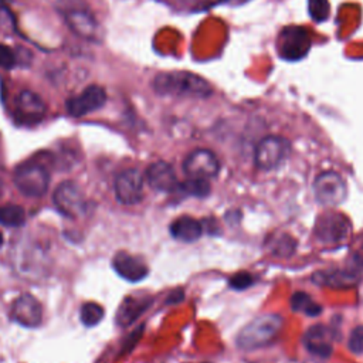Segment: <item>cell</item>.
I'll return each instance as SVG.
<instances>
[{"label":"cell","mask_w":363,"mask_h":363,"mask_svg":"<svg viewBox=\"0 0 363 363\" xmlns=\"http://www.w3.org/2000/svg\"><path fill=\"white\" fill-rule=\"evenodd\" d=\"M153 89L159 95L207 98L211 95L210 84L189 71L160 72L153 78Z\"/></svg>","instance_id":"obj_1"},{"label":"cell","mask_w":363,"mask_h":363,"mask_svg":"<svg viewBox=\"0 0 363 363\" xmlns=\"http://www.w3.org/2000/svg\"><path fill=\"white\" fill-rule=\"evenodd\" d=\"M282 318L275 313L261 315L247 323L237 335V346L241 350H255L269 345L281 332Z\"/></svg>","instance_id":"obj_2"},{"label":"cell","mask_w":363,"mask_h":363,"mask_svg":"<svg viewBox=\"0 0 363 363\" xmlns=\"http://www.w3.org/2000/svg\"><path fill=\"white\" fill-rule=\"evenodd\" d=\"M14 184L26 197H41L48 189L50 173L44 164L27 162L16 169Z\"/></svg>","instance_id":"obj_3"},{"label":"cell","mask_w":363,"mask_h":363,"mask_svg":"<svg viewBox=\"0 0 363 363\" xmlns=\"http://www.w3.org/2000/svg\"><path fill=\"white\" fill-rule=\"evenodd\" d=\"M313 233L323 244H342L350 235V223L342 213L328 210L318 216Z\"/></svg>","instance_id":"obj_4"},{"label":"cell","mask_w":363,"mask_h":363,"mask_svg":"<svg viewBox=\"0 0 363 363\" xmlns=\"http://www.w3.org/2000/svg\"><path fill=\"white\" fill-rule=\"evenodd\" d=\"M289 142L282 136L262 138L254 150V164L259 170L277 169L289 153Z\"/></svg>","instance_id":"obj_5"},{"label":"cell","mask_w":363,"mask_h":363,"mask_svg":"<svg viewBox=\"0 0 363 363\" xmlns=\"http://www.w3.org/2000/svg\"><path fill=\"white\" fill-rule=\"evenodd\" d=\"M313 194L322 206L336 207L345 201L347 187L339 173L328 170L318 174L313 180Z\"/></svg>","instance_id":"obj_6"},{"label":"cell","mask_w":363,"mask_h":363,"mask_svg":"<svg viewBox=\"0 0 363 363\" xmlns=\"http://www.w3.org/2000/svg\"><path fill=\"white\" fill-rule=\"evenodd\" d=\"M57 210L71 218L79 217L86 210V199L82 189L72 180L61 182L52 196Z\"/></svg>","instance_id":"obj_7"},{"label":"cell","mask_w":363,"mask_h":363,"mask_svg":"<svg viewBox=\"0 0 363 363\" xmlns=\"http://www.w3.org/2000/svg\"><path fill=\"white\" fill-rule=\"evenodd\" d=\"M311 47L308 31L299 26L285 27L277 40V51L284 60L295 61L305 57Z\"/></svg>","instance_id":"obj_8"},{"label":"cell","mask_w":363,"mask_h":363,"mask_svg":"<svg viewBox=\"0 0 363 363\" xmlns=\"http://www.w3.org/2000/svg\"><path fill=\"white\" fill-rule=\"evenodd\" d=\"M220 170L217 156L208 149H196L190 152L183 162V172L193 179H211Z\"/></svg>","instance_id":"obj_9"},{"label":"cell","mask_w":363,"mask_h":363,"mask_svg":"<svg viewBox=\"0 0 363 363\" xmlns=\"http://www.w3.org/2000/svg\"><path fill=\"white\" fill-rule=\"evenodd\" d=\"M115 196L121 204L133 206L143 197V176L138 169H125L115 179Z\"/></svg>","instance_id":"obj_10"},{"label":"cell","mask_w":363,"mask_h":363,"mask_svg":"<svg viewBox=\"0 0 363 363\" xmlns=\"http://www.w3.org/2000/svg\"><path fill=\"white\" fill-rule=\"evenodd\" d=\"M45 116L44 101L31 91H21L14 104V119L20 125H35Z\"/></svg>","instance_id":"obj_11"},{"label":"cell","mask_w":363,"mask_h":363,"mask_svg":"<svg viewBox=\"0 0 363 363\" xmlns=\"http://www.w3.org/2000/svg\"><path fill=\"white\" fill-rule=\"evenodd\" d=\"M10 318L24 328H37L43 320L41 303L35 296L23 294L13 302Z\"/></svg>","instance_id":"obj_12"},{"label":"cell","mask_w":363,"mask_h":363,"mask_svg":"<svg viewBox=\"0 0 363 363\" xmlns=\"http://www.w3.org/2000/svg\"><path fill=\"white\" fill-rule=\"evenodd\" d=\"M106 101L105 89L98 85L85 88L79 95L67 101V111L71 116H84L104 106Z\"/></svg>","instance_id":"obj_13"},{"label":"cell","mask_w":363,"mask_h":363,"mask_svg":"<svg viewBox=\"0 0 363 363\" xmlns=\"http://www.w3.org/2000/svg\"><path fill=\"white\" fill-rule=\"evenodd\" d=\"M146 180L152 189L162 193H172L179 189V180L174 169L172 164L163 160L155 162L147 167Z\"/></svg>","instance_id":"obj_14"},{"label":"cell","mask_w":363,"mask_h":363,"mask_svg":"<svg viewBox=\"0 0 363 363\" xmlns=\"http://www.w3.org/2000/svg\"><path fill=\"white\" fill-rule=\"evenodd\" d=\"M112 267L121 278L129 282H139L149 274V268L145 261L128 252H118L112 259Z\"/></svg>","instance_id":"obj_15"},{"label":"cell","mask_w":363,"mask_h":363,"mask_svg":"<svg viewBox=\"0 0 363 363\" xmlns=\"http://www.w3.org/2000/svg\"><path fill=\"white\" fill-rule=\"evenodd\" d=\"M333 332L322 325H315L309 328L303 336L305 347L315 356L329 357L333 352L332 347Z\"/></svg>","instance_id":"obj_16"},{"label":"cell","mask_w":363,"mask_h":363,"mask_svg":"<svg viewBox=\"0 0 363 363\" xmlns=\"http://www.w3.org/2000/svg\"><path fill=\"white\" fill-rule=\"evenodd\" d=\"M152 303V298L149 295H130L126 296L116 313V323L119 326H128L133 323Z\"/></svg>","instance_id":"obj_17"},{"label":"cell","mask_w":363,"mask_h":363,"mask_svg":"<svg viewBox=\"0 0 363 363\" xmlns=\"http://www.w3.org/2000/svg\"><path fill=\"white\" fill-rule=\"evenodd\" d=\"M312 282L320 286L335 288V289H347L357 284L359 278L352 271L345 269H325L318 271L311 277Z\"/></svg>","instance_id":"obj_18"},{"label":"cell","mask_w":363,"mask_h":363,"mask_svg":"<svg viewBox=\"0 0 363 363\" xmlns=\"http://www.w3.org/2000/svg\"><path fill=\"white\" fill-rule=\"evenodd\" d=\"M170 234L179 241L193 242L201 237L203 227L199 220L189 216H182L170 224Z\"/></svg>","instance_id":"obj_19"},{"label":"cell","mask_w":363,"mask_h":363,"mask_svg":"<svg viewBox=\"0 0 363 363\" xmlns=\"http://www.w3.org/2000/svg\"><path fill=\"white\" fill-rule=\"evenodd\" d=\"M67 23L78 35L91 37L95 31V20L94 17L82 9H69L67 10Z\"/></svg>","instance_id":"obj_20"},{"label":"cell","mask_w":363,"mask_h":363,"mask_svg":"<svg viewBox=\"0 0 363 363\" xmlns=\"http://www.w3.org/2000/svg\"><path fill=\"white\" fill-rule=\"evenodd\" d=\"M26 223V211L18 204L0 206V224L6 227H21Z\"/></svg>","instance_id":"obj_21"},{"label":"cell","mask_w":363,"mask_h":363,"mask_svg":"<svg viewBox=\"0 0 363 363\" xmlns=\"http://www.w3.org/2000/svg\"><path fill=\"white\" fill-rule=\"evenodd\" d=\"M291 308L295 312H302L308 316H318L322 312V306L318 305L308 294L295 292L291 296Z\"/></svg>","instance_id":"obj_22"},{"label":"cell","mask_w":363,"mask_h":363,"mask_svg":"<svg viewBox=\"0 0 363 363\" xmlns=\"http://www.w3.org/2000/svg\"><path fill=\"white\" fill-rule=\"evenodd\" d=\"M104 315H105L104 308L96 302H85V303H82L81 311H79L81 322L86 328L96 326L102 320Z\"/></svg>","instance_id":"obj_23"},{"label":"cell","mask_w":363,"mask_h":363,"mask_svg":"<svg viewBox=\"0 0 363 363\" xmlns=\"http://www.w3.org/2000/svg\"><path fill=\"white\" fill-rule=\"evenodd\" d=\"M179 190L184 194L194 197H206L210 193V184L206 179H193L189 177L186 182L179 183Z\"/></svg>","instance_id":"obj_24"},{"label":"cell","mask_w":363,"mask_h":363,"mask_svg":"<svg viewBox=\"0 0 363 363\" xmlns=\"http://www.w3.org/2000/svg\"><path fill=\"white\" fill-rule=\"evenodd\" d=\"M308 10H309V16L318 21L322 23L329 17V1L328 0H309L308 3Z\"/></svg>","instance_id":"obj_25"},{"label":"cell","mask_w":363,"mask_h":363,"mask_svg":"<svg viewBox=\"0 0 363 363\" xmlns=\"http://www.w3.org/2000/svg\"><path fill=\"white\" fill-rule=\"evenodd\" d=\"M230 286L235 291H242V289H247L248 286H251L254 284V278L251 274L245 272V271H241V272H237L234 274L230 281H228Z\"/></svg>","instance_id":"obj_26"},{"label":"cell","mask_w":363,"mask_h":363,"mask_svg":"<svg viewBox=\"0 0 363 363\" xmlns=\"http://www.w3.org/2000/svg\"><path fill=\"white\" fill-rule=\"evenodd\" d=\"M347 345L353 353L356 354L363 353V326H357L350 332Z\"/></svg>","instance_id":"obj_27"},{"label":"cell","mask_w":363,"mask_h":363,"mask_svg":"<svg viewBox=\"0 0 363 363\" xmlns=\"http://www.w3.org/2000/svg\"><path fill=\"white\" fill-rule=\"evenodd\" d=\"M295 248V241H292L291 237H286V235H282L277 240V242L274 244V252L278 254V255H289Z\"/></svg>","instance_id":"obj_28"},{"label":"cell","mask_w":363,"mask_h":363,"mask_svg":"<svg viewBox=\"0 0 363 363\" xmlns=\"http://www.w3.org/2000/svg\"><path fill=\"white\" fill-rule=\"evenodd\" d=\"M14 64H16V57L13 51L9 47L0 44V67L9 69V68H13Z\"/></svg>","instance_id":"obj_29"},{"label":"cell","mask_w":363,"mask_h":363,"mask_svg":"<svg viewBox=\"0 0 363 363\" xmlns=\"http://www.w3.org/2000/svg\"><path fill=\"white\" fill-rule=\"evenodd\" d=\"M3 194V180H1V177H0V196Z\"/></svg>","instance_id":"obj_30"},{"label":"cell","mask_w":363,"mask_h":363,"mask_svg":"<svg viewBox=\"0 0 363 363\" xmlns=\"http://www.w3.org/2000/svg\"><path fill=\"white\" fill-rule=\"evenodd\" d=\"M3 242H4V237H3V234L0 233V248H1V245H3Z\"/></svg>","instance_id":"obj_31"},{"label":"cell","mask_w":363,"mask_h":363,"mask_svg":"<svg viewBox=\"0 0 363 363\" xmlns=\"http://www.w3.org/2000/svg\"><path fill=\"white\" fill-rule=\"evenodd\" d=\"M201 363H206V362H201Z\"/></svg>","instance_id":"obj_32"}]
</instances>
